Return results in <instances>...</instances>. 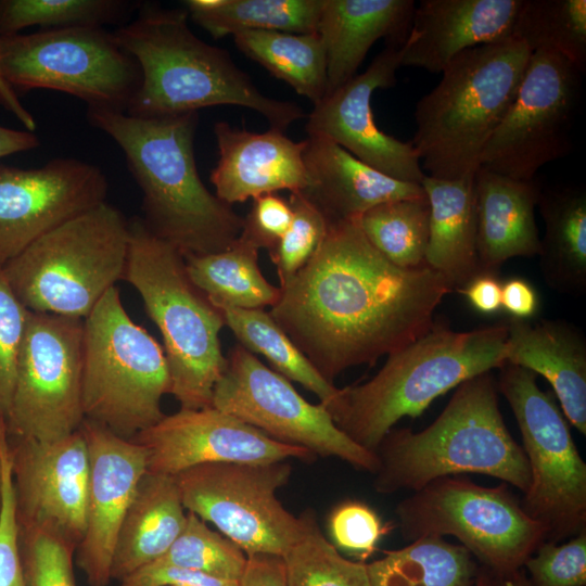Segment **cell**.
<instances>
[{
    "label": "cell",
    "instance_id": "cell-1",
    "mask_svg": "<svg viewBox=\"0 0 586 586\" xmlns=\"http://www.w3.org/2000/svg\"><path fill=\"white\" fill-rule=\"evenodd\" d=\"M280 290L270 315L333 384L426 333L453 288L425 264H392L349 219L329 224L316 254Z\"/></svg>",
    "mask_w": 586,
    "mask_h": 586
},
{
    "label": "cell",
    "instance_id": "cell-2",
    "mask_svg": "<svg viewBox=\"0 0 586 586\" xmlns=\"http://www.w3.org/2000/svg\"><path fill=\"white\" fill-rule=\"evenodd\" d=\"M89 124L122 150L142 193L141 217L151 232L183 256L229 249L243 217L202 182L194 158L199 112L154 118L87 109Z\"/></svg>",
    "mask_w": 586,
    "mask_h": 586
},
{
    "label": "cell",
    "instance_id": "cell-3",
    "mask_svg": "<svg viewBox=\"0 0 586 586\" xmlns=\"http://www.w3.org/2000/svg\"><path fill=\"white\" fill-rule=\"evenodd\" d=\"M136 12L113 31L141 75L126 114L154 118L237 105L259 113L281 131L305 117L297 104L263 94L228 51L196 37L184 9L140 2Z\"/></svg>",
    "mask_w": 586,
    "mask_h": 586
},
{
    "label": "cell",
    "instance_id": "cell-4",
    "mask_svg": "<svg viewBox=\"0 0 586 586\" xmlns=\"http://www.w3.org/2000/svg\"><path fill=\"white\" fill-rule=\"evenodd\" d=\"M498 393L497 381L485 372L459 384L441 415L422 431L391 429L374 450L379 462L374 491L415 492L440 477L475 473L525 494L528 462L504 421Z\"/></svg>",
    "mask_w": 586,
    "mask_h": 586
},
{
    "label": "cell",
    "instance_id": "cell-5",
    "mask_svg": "<svg viewBox=\"0 0 586 586\" xmlns=\"http://www.w3.org/2000/svg\"><path fill=\"white\" fill-rule=\"evenodd\" d=\"M507 323L457 332L433 324L387 355L368 381L339 388L326 407L335 425L360 447L375 448L404 417H419L438 396L506 364Z\"/></svg>",
    "mask_w": 586,
    "mask_h": 586
},
{
    "label": "cell",
    "instance_id": "cell-6",
    "mask_svg": "<svg viewBox=\"0 0 586 586\" xmlns=\"http://www.w3.org/2000/svg\"><path fill=\"white\" fill-rule=\"evenodd\" d=\"M521 41L482 44L454 58L416 104L411 143L426 176L474 175L481 154L509 111L530 56Z\"/></svg>",
    "mask_w": 586,
    "mask_h": 586
},
{
    "label": "cell",
    "instance_id": "cell-7",
    "mask_svg": "<svg viewBox=\"0 0 586 586\" xmlns=\"http://www.w3.org/2000/svg\"><path fill=\"white\" fill-rule=\"evenodd\" d=\"M130 241L124 279L139 293L164 343L170 393L182 409L212 406L226 365L219 333L220 310L191 281L182 253L149 230L141 217L129 219Z\"/></svg>",
    "mask_w": 586,
    "mask_h": 586
},
{
    "label": "cell",
    "instance_id": "cell-8",
    "mask_svg": "<svg viewBox=\"0 0 586 586\" xmlns=\"http://www.w3.org/2000/svg\"><path fill=\"white\" fill-rule=\"evenodd\" d=\"M129 219L103 202L41 235L1 268L33 313L85 319L124 279Z\"/></svg>",
    "mask_w": 586,
    "mask_h": 586
},
{
    "label": "cell",
    "instance_id": "cell-9",
    "mask_svg": "<svg viewBox=\"0 0 586 586\" xmlns=\"http://www.w3.org/2000/svg\"><path fill=\"white\" fill-rule=\"evenodd\" d=\"M169 393L164 348L132 321L113 286L84 319L85 420L131 440L165 416L161 402Z\"/></svg>",
    "mask_w": 586,
    "mask_h": 586
},
{
    "label": "cell",
    "instance_id": "cell-10",
    "mask_svg": "<svg viewBox=\"0 0 586 586\" xmlns=\"http://www.w3.org/2000/svg\"><path fill=\"white\" fill-rule=\"evenodd\" d=\"M395 514L405 539L454 536L496 574L522 569L547 538L504 482L487 487L461 475L440 477L399 501Z\"/></svg>",
    "mask_w": 586,
    "mask_h": 586
},
{
    "label": "cell",
    "instance_id": "cell-11",
    "mask_svg": "<svg viewBox=\"0 0 586 586\" xmlns=\"http://www.w3.org/2000/svg\"><path fill=\"white\" fill-rule=\"evenodd\" d=\"M497 381L522 436L531 483L522 507L558 543L586 528V463L570 431V423L536 374L505 364Z\"/></svg>",
    "mask_w": 586,
    "mask_h": 586
},
{
    "label": "cell",
    "instance_id": "cell-12",
    "mask_svg": "<svg viewBox=\"0 0 586 586\" xmlns=\"http://www.w3.org/2000/svg\"><path fill=\"white\" fill-rule=\"evenodd\" d=\"M0 68L15 91L55 90L87 109L125 113L141 80L136 60L105 27L0 36Z\"/></svg>",
    "mask_w": 586,
    "mask_h": 586
},
{
    "label": "cell",
    "instance_id": "cell-13",
    "mask_svg": "<svg viewBox=\"0 0 586 586\" xmlns=\"http://www.w3.org/2000/svg\"><path fill=\"white\" fill-rule=\"evenodd\" d=\"M292 474L288 461L215 462L176 475L187 511L212 523L246 556H282L301 536L303 520L277 497Z\"/></svg>",
    "mask_w": 586,
    "mask_h": 586
},
{
    "label": "cell",
    "instance_id": "cell-14",
    "mask_svg": "<svg viewBox=\"0 0 586 586\" xmlns=\"http://www.w3.org/2000/svg\"><path fill=\"white\" fill-rule=\"evenodd\" d=\"M212 406L237 417L267 436L305 448L316 457H335L374 474L379 462L345 435L322 404L307 402L286 378L264 365L241 344L226 356Z\"/></svg>",
    "mask_w": 586,
    "mask_h": 586
},
{
    "label": "cell",
    "instance_id": "cell-15",
    "mask_svg": "<svg viewBox=\"0 0 586 586\" xmlns=\"http://www.w3.org/2000/svg\"><path fill=\"white\" fill-rule=\"evenodd\" d=\"M582 74L557 53L532 52L518 93L481 154L480 167L532 180L544 165L565 156L572 148Z\"/></svg>",
    "mask_w": 586,
    "mask_h": 586
},
{
    "label": "cell",
    "instance_id": "cell-16",
    "mask_svg": "<svg viewBox=\"0 0 586 586\" xmlns=\"http://www.w3.org/2000/svg\"><path fill=\"white\" fill-rule=\"evenodd\" d=\"M84 319L29 311L7 422L9 437L55 441L85 420Z\"/></svg>",
    "mask_w": 586,
    "mask_h": 586
},
{
    "label": "cell",
    "instance_id": "cell-17",
    "mask_svg": "<svg viewBox=\"0 0 586 586\" xmlns=\"http://www.w3.org/2000/svg\"><path fill=\"white\" fill-rule=\"evenodd\" d=\"M100 167L58 157L41 167L0 164V268L35 240L106 202Z\"/></svg>",
    "mask_w": 586,
    "mask_h": 586
},
{
    "label": "cell",
    "instance_id": "cell-18",
    "mask_svg": "<svg viewBox=\"0 0 586 586\" xmlns=\"http://www.w3.org/2000/svg\"><path fill=\"white\" fill-rule=\"evenodd\" d=\"M20 528L39 527L79 545L86 530L89 456L82 432L50 442L9 437Z\"/></svg>",
    "mask_w": 586,
    "mask_h": 586
},
{
    "label": "cell",
    "instance_id": "cell-19",
    "mask_svg": "<svg viewBox=\"0 0 586 586\" xmlns=\"http://www.w3.org/2000/svg\"><path fill=\"white\" fill-rule=\"evenodd\" d=\"M404 44L388 42L362 74L324 95L308 115L306 131L308 137L333 141L395 180L421 184L425 173L411 141L404 142L382 131L371 106L377 89L396 84Z\"/></svg>",
    "mask_w": 586,
    "mask_h": 586
},
{
    "label": "cell",
    "instance_id": "cell-20",
    "mask_svg": "<svg viewBox=\"0 0 586 586\" xmlns=\"http://www.w3.org/2000/svg\"><path fill=\"white\" fill-rule=\"evenodd\" d=\"M131 440L144 448L148 472L169 476L205 463H269L291 458L311 462L317 458L213 406L180 408Z\"/></svg>",
    "mask_w": 586,
    "mask_h": 586
},
{
    "label": "cell",
    "instance_id": "cell-21",
    "mask_svg": "<svg viewBox=\"0 0 586 586\" xmlns=\"http://www.w3.org/2000/svg\"><path fill=\"white\" fill-rule=\"evenodd\" d=\"M89 480L86 530L76 549V564L88 586H107L117 535L137 485L146 472L144 448L106 428L84 420Z\"/></svg>",
    "mask_w": 586,
    "mask_h": 586
},
{
    "label": "cell",
    "instance_id": "cell-22",
    "mask_svg": "<svg viewBox=\"0 0 586 586\" xmlns=\"http://www.w3.org/2000/svg\"><path fill=\"white\" fill-rule=\"evenodd\" d=\"M214 135L219 158L209 180L224 203L231 206L280 190L302 192L308 186L305 140L293 141L275 128L253 132L227 122H217Z\"/></svg>",
    "mask_w": 586,
    "mask_h": 586
},
{
    "label": "cell",
    "instance_id": "cell-23",
    "mask_svg": "<svg viewBox=\"0 0 586 586\" xmlns=\"http://www.w3.org/2000/svg\"><path fill=\"white\" fill-rule=\"evenodd\" d=\"M522 1H420L404 44L402 66L440 74L466 50L512 39Z\"/></svg>",
    "mask_w": 586,
    "mask_h": 586
},
{
    "label": "cell",
    "instance_id": "cell-24",
    "mask_svg": "<svg viewBox=\"0 0 586 586\" xmlns=\"http://www.w3.org/2000/svg\"><path fill=\"white\" fill-rule=\"evenodd\" d=\"M308 186L302 193L328 222L357 219L388 201L425 195L421 184L395 180L324 138L305 139Z\"/></svg>",
    "mask_w": 586,
    "mask_h": 586
},
{
    "label": "cell",
    "instance_id": "cell-25",
    "mask_svg": "<svg viewBox=\"0 0 586 586\" xmlns=\"http://www.w3.org/2000/svg\"><path fill=\"white\" fill-rule=\"evenodd\" d=\"M506 362L540 374L570 424L586 434V339L560 319L507 322Z\"/></svg>",
    "mask_w": 586,
    "mask_h": 586
},
{
    "label": "cell",
    "instance_id": "cell-26",
    "mask_svg": "<svg viewBox=\"0 0 586 586\" xmlns=\"http://www.w3.org/2000/svg\"><path fill=\"white\" fill-rule=\"evenodd\" d=\"M474 187L481 272L495 275L510 258L539 255L540 239L535 221L542 190L538 180L513 179L479 167Z\"/></svg>",
    "mask_w": 586,
    "mask_h": 586
},
{
    "label": "cell",
    "instance_id": "cell-27",
    "mask_svg": "<svg viewBox=\"0 0 586 586\" xmlns=\"http://www.w3.org/2000/svg\"><path fill=\"white\" fill-rule=\"evenodd\" d=\"M415 8L413 0H323L317 33L326 50L324 95L356 76L377 40L405 43Z\"/></svg>",
    "mask_w": 586,
    "mask_h": 586
},
{
    "label": "cell",
    "instance_id": "cell-28",
    "mask_svg": "<svg viewBox=\"0 0 586 586\" xmlns=\"http://www.w3.org/2000/svg\"><path fill=\"white\" fill-rule=\"evenodd\" d=\"M187 510L174 476L145 472L115 543L111 577L118 582L157 561L181 533Z\"/></svg>",
    "mask_w": 586,
    "mask_h": 586
},
{
    "label": "cell",
    "instance_id": "cell-29",
    "mask_svg": "<svg viewBox=\"0 0 586 586\" xmlns=\"http://www.w3.org/2000/svg\"><path fill=\"white\" fill-rule=\"evenodd\" d=\"M474 175L455 180L423 178L430 204V232L424 264L457 291L481 275L476 254Z\"/></svg>",
    "mask_w": 586,
    "mask_h": 586
},
{
    "label": "cell",
    "instance_id": "cell-30",
    "mask_svg": "<svg viewBox=\"0 0 586 586\" xmlns=\"http://www.w3.org/2000/svg\"><path fill=\"white\" fill-rule=\"evenodd\" d=\"M544 221L540 268L561 293L586 290V191L582 187L543 188L538 203Z\"/></svg>",
    "mask_w": 586,
    "mask_h": 586
},
{
    "label": "cell",
    "instance_id": "cell-31",
    "mask_svg": "<svg viewBox=\"0 0 586 586\" xmlns=\"http://www.w3.org/2000/svg\"><path fill=\"white\" fill-rule=\"evenodd\" d=\"M258 249L239 237L227 250L184 256L191 281L218 309H265L280 297V286L269 283L258 265Z\"/></svg>",
    "mask_w": 586,
    "mask_h": 586
},
{
    "label": "cell",
    "instance_id": "cell-32",
    "mask_svg": "<svg viewBox=\"0 0 586 586\" xmlns=\"http://www.w3.org/2000/svg\"><path fill=\"white\" fill-rule=\"evenodd\" d=\"M480 566L461 545L422 536L367 563L370 586H475Z\"/></svg>",
    "mask_w": 586,
    "mask_h": 586
},
{
    "label": "cell",
    "instance_id": "cell-33",
    "mask_svg": "<svg viewBox=\"0 0 586 586\" xmlns=\"http://www.w3.org/2000/svg\"><path fill=\"white\" fill-rule=\"evenodd\" d=\"M240 52L296 93L317 104L326 94V50L318 33L242 30L232 35Z\"/></svg>",
    "mask_w": 586,
    "mask_h": 586
},
{
    "label": "cell",
    "instance_id": "cell-34",
    "mask_svg": "<svg viewBox=\"0 0 586 586\" xmlns=\"http://www.w3.org/2000/svg\"><path fill=\"white\" fill-rule=\"evenodd\" d=\"M188 16L214 39L242 30L317 33L323 0H187Z\"/></svg>",
    "mask_w": 586,
    "mask_h": 586
},
{
    "label": "cell",
    "instance_id": "cell-35",
    "mask_svg": "<svg viewBox=\"0 0 586 586\" xmlns=\"http://www.w3.org/2000/svg\"><path fill=\"white\" fill-rule=\"evenodd\" d=\"M219 310L243 347L264 356L276 372L314 393L324 407L333 402L339 388L316 370L269 311L232 307Z\"/></svg>",
    "mask_w": 586,
    "mask_h": 586
},
{
    "label": "cell",
    "instance_id": "cell-36",
    "mask_svg": "<svg viewBox=\"0 0 586 586\" xmlns=\"http://www.w3.org/2000/svg\"><path fill=\"white\" fill-rule=\"evenodd\" d=\"M512 39L531 52L550 51L586 69V1L523 0Z\"/></svg>",
    "mask_w": 586,
    "mask_h": 586
},
{
    "label": "cell",
    "instance_id": "cell-37",
    "mask_svg": "<svg viewBox=\"0 0 586 586\" xmlns=\"http://www.w3.org/2000/svg\"><path fill=\"white\" fill-rule=\"evenodd\" d=\"M357 221L370 244L392 264L402 268L424 265L430 232L426 195L381 203Z\"/></svg>",
    "mask_w": 586,
    "mask_h": 586
},
{
    "label": "cell",
    "instance_id": "cell-38",
    "mask_svg": "<svg viewBox=\"0 0 586 586\" xmlns=\"http://www.w3.org/2000/svg\"><path fill=\"white\" fill-rule=\"evenodd\" d=\"M139 4L129 0H0V36L30 26L40 30L122 26Z\"/></svg>",
    "mask_w": 586,
    "mask_h": 586
},
{
    "label": "cell",
    "instance_id": "cell-39",
    "mask_svg": "<svg viewBox=\"0 0 586 586\" xmlns=\"http://www.w3.org/2000/svg\"><path fill=\"white\" fill-rule=\"evenodd\" d=\"M300 515L303 532L281 556L286 586H370L367 563L340 553L322 533L314 509Z\"/></svg>",
    "mask_w": 586,
    "mask_h": 586
},
{
    "label": "cell",
    "instance_id": "cell-40",
    "mask_svg": "<svg viewBox=\"0 0 586 586\" xmlns=\"http://www.w3.org/2000/svg\"><path fill=\"white\" fill-rule=\"evenodd\" d=\"M247 556L232 540L212 530L187 511V521L169 549L155 562L199 571L218 578L240 582Z\"/></svg>",
    "mask_w": 586,
    "mask_h": 586
},
{
    "label": "cell",
    "instance_id": "cell-41",
    "mask_svg": "<svg viewBox=\"0 0 586 586\" xmlns=\"http://www.w3.org/2000/svg\"><path fill=\"white\" fill-rule=\"evenodd\" d=\"M291 224L269 251L280 281L285 285L316 254L328 232L329 222L323 214L302 193H290Z\"/></svg>",
    "mask_w": 586,
    "mask_h": 586
},
{
    "label": "cell",
    "instance_id": "cell-42",
    "mask_svg": "<svg viewBox=\"0 0 586 586\" xmlns=\"http://www.w3.org/2000/svg\"><path fill=\"white\" fill-rule=\"evenodd\" d=\"M77 545L39 527L20 528V553L27 586H76Z\"/></svg>",
    "mask_w": 586,
    "mask_h": 586
},
{
    "label": "cell",
    "instance_id": "cell-43",
    "mask_svg": "<svg viewBox=\"0 0 586 586\" xmlns=\"http://www.w3.org/2000/svg\"><path fill=\"white\" fill-rule=\"evenodd\" d=\"M523 566L532 586H586V528L561 545L545 540Z\"/></svg>",
    "mask_w": 586,
    "mask_h": 586
},
{
    "label": "cell",
    "instance_id": "cell-44",
    "mask_svg": "<svg viewBox=\"0 0 586 586\" xmlns=\"http://www.w3.org/2000/svg\"><path fill=\"white\" fill-rule=\"evenodd\" d=\"M28 315L0 268V422L5 425Z\"/></svg>",
    "mask_w": 586,
    "mask_h": 586
},
{
    "label": "cell",
    "instance_id": "cell-45",
    "mask_svg": "<svg viewBox=\"0 0 586 586\" xmlns=\"http://www.w3.org/2000/svg\"><path fill=\"white\" fill-rule=\"evenodd\" d=\"M328 527L335 548L359 558L361 562L374 552L387 531L377 512L358 500L336 505L329 514Z\"/></svg>",
    "mask_w": 586,
    "mask_h": 586
},
{
    "label": "cell",
    "instance_id": "cell-46",
    "mask_svg": "<svg viewBox=\"0 0 586 586\" xmlns=\"http://www.w3.org/2000/svg\"><path fill=\"white\" fill-rule=\"evenodd\" d=\"M0 499V586H27L20 553V525L9 456V438L2 444Z\"/></svg>",
    "mask_w": 586,
    "mask_h": 586
},
{
    "label": "cell",
    "instance_id": "cell-47",
    "mask_svg": "<svg viewBox=\"0 0 586 586\" xmlns=\"http://www.w3.org/2000/svg\"><path fill=\"white\" fill-rule=\"evenodd\" d=\"M292 220L289 199L268 193L253 199L251 209L243 217L240 237L256 249L271 251L288 230Z\"/></svg>",
    "mask_w": 586,
    "mask_h": 586
},
{
    "label": "cell",
    "instance_id": "cell-48",
    "mask_svg": "<svg viewBox=\"0 0 586 586\" xmlns=\"http://www.w3.org/2000/svg\"><path fill=\"white\" fill-rule=\"evenodd\" d=\"M118 583V586H240L235 581L157 563L136 571Z\"/></svg>",
    "mask_w": 586,
    "mask_h": 586
},
{
    "label": "cell",
    "instance_id": "cell-49",
    "mask_svg": "<svg viewBox=\"0 0 586 586\" xmlns=\"http://www.w3.org/2000/svg\"><path fill=\"white\" fill-rule=\"evenodd\" d=\"M536 291L526 280L512 278L501 283V308L513 319L527 320L538 310Z\"/></svg>",
    "mask_w": 586,
    "mask_h": 586
},
{
    "label": "cell",
    "instance_id": "cell-50",
    "mask_svg": "<svg viewBox=\"0 0 586 586\" xmlns=\"http://www.w3.org/2000/svg\"><path fill=\"white\" fill-rule=\"evenodd\" d=\"M240 586H286L281 556L255 553L247 556Z\"/></svg>",
    "mask_w": 586,
    "mask_h": 586
},
{
    "label": "cell",
    "instance_id": "cell-51",
    "mask_svg": "<svg viewBox=\"0 0 586 586\" xmlns=\"http://www.w3.org/2000/svg\"><path fill=\"white\" fill-rule=\"evenodd\" d=\"M458 292L466 296L476 311L484 315H494L502 309L501 283L495 275L481 273L471 279Z\"/></svg>",
    "mask_w": 586,
    "mask_h": 586
},
{
    "label": "cell",
    "instance_id": "cell-52",
    "mask_svg": "<svg viewBox=\"0 0 586 586\" xmlns=\"http://www.w3.org/2000/svg\"><path fill=\"white\" fill-rule=\"evenodd\" d=\"M40 145V140L35 132L16 130L0 125V158L33 150Z\"/></svg>",
    "mask_w": 586,
    "mask_h": 586
},
{
    "label": "cell",
    "instance_id": "cell-53",
    "mask_svg": "<svg viewBox=\"0 0 586 586\" xmlns=\"http://www.w3.org/2000/svg\"><path fill=\"white\" fill-rule=\"evenodd\" d=\"M0 104L28 131L35 132L37 124L33 114L22 104L16 91L4 78L0 68Z\"/></svg>",
    "mask_w": 586,
    "mask_h": 586
},
{
    "label": "cell",
    "instance_id": "cell-54",
    "mask_svg": "<svg viewBox=\"0 0 586 586\" xmlns=\"http://www.w3.org/2000/svg\"><path fill=\"white\" fill-rule=\"evenodd\" d=\"M488 574L491 586H532L523 569L498 574L488 571Z\"/></svg>",
    "mask_w": 586,
    "mask_h": 586
},
{
    "label": "cell",
    "instance_id": "cell-55",
    "mask_svg": "<svg viewBox=\"0 0 586 586\" xmlns=\"http://www.w3.org/2000/svg\"><path fill=\"white\" fill-rule=\"evenodd\" d=\"M8 429L4 423L0 422V499H1V486H2V457H1V448L2 444L8 440Z\"/></svg>",
    "mask_w": 586,
    "mask_h": 586
},
{
    "label": "cell",
    "instance_id": "cell-56",
    "mask_svg": "<svg viewBox=\"0 0 586 586\" xmlns=\"http://www.w3.org/2000/svg\"><path fill=\"white\" fill-rule=\"evenodd\" d=\"M475 586H491L488 571L483 566H480Z\"/></svg>",
    "mask_w": 586,
    "mask_h": 586
}]
</instances>
